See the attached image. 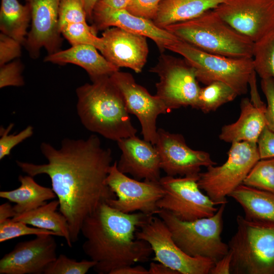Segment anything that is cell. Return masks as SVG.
<instances>
[{"mask_svg": "<svg viewBox=\"0 0 274 274\" xmlns=\"http://www.w3.org/2000/svg\"><path fill=\"white\" fill-rule=\"evenodd\" d=\"M40 150L48 162L37 164L16 161L31 177L45 174L59 202V212L66 218L73 243L77 242L84 220L102 203L116 198L106 183L113 160L112 151L102 146L99 138H65L59 149L46 142Z\"/></svg>", "mask_w": 274, "mask_h": 274, "instance_id": "obj_1", "label": "cell"}, {"mask_svg": "<svg viewBox=\"0 0 274 274\" xmlns=\"http://www.w3.org/2000/svg\"><path fill=\"white\" fill-rule=\"evenodd\" d=\"M151 215L124 213L101 203L83 222L81 233L86 240L84 253L96 262L94 270L112 274L120 268L148 261L153 253L150 244L135 233Z\"/></svg>", "mask_w": 274, "mask_h": 274, "instance_id": "obj_2", "label": "cell"}, {"mask_svg": "<svg viewBox=\"0 0 274 274\" xmlns=\"http://www.w3.org/2000/svg\"><path fill=\"white\" fill-rule=\"evenodd\" d=\"M76 89L77 112L88 130L118 141L136 135L123 95L110 76H104Z\"/></svg>", "mask_w": 274, "mask_h": 274, "instance_id": "obj_3", "label": "cell"}, {"mask_svg": "<svg viewBox=\"0 0 274 274\" xmlns=\"http://www.w3.org/2000/svg\"><path fill=\"white\" fill-rule=\"evenodd\" d=\"M164 29L205 52L236 58H252L254 43L222 19L213 10Z\"/></svg>", "mask_w": 274, "mask_h": 274, "instance_id": "obj_4", "label": "cell"}, {"mask_svg": "<svg viewBox=\"0 0 274 274\" xmlns=\"http://www.w3.org/2000/svg\"><path fill=\"white\" fill-rule=\"evenodd\" d=\"M236 231L228 242L230 272L274 274V225L249 221L238 215Z\"/></svg>", "mask_w": 274, "mask_h": 274, "instance_id": "obj_5", "label": "cell"}, {"mask_svg": "<svg viewBox=\"0 0 274 274\" xmlns=\"http://www.w3.org/2000/svg\"><path fill=\"white\" fill-rule=\"evenodd\" d=\"M225 204H221L212 216L191 221L181 220L163 209H160L157 215L166 224L174 242L184 252L191 257L206 258L216 262L229 250L228 245L221 237Z\"/></svg>", "mask_w": 274, "mask_h": 274, "instance_id": "obj_6", "label": "cell"}, {"mask_svg": "<svg viewBox=\"0 0 274 274\" xmlns=\"http://www.w3.org/2000/svg\"><path fill=\"white\" fill-rule=\"evenodd\" d=\"M166 49L183 56L192 66L198 82L208 85L213 82L224 83L238 95L246 94L255 71L252 58H236L202 51L179 40Z\"/></svg>", "mask_w": 274, "mask_h": 274, "instance_id": "obj_7", "label": "cell"}, {"mask_svg": "<svg viewBox=\"0 0 274 274\" xmlns=\"http://www.w3.org/2000/svg\"><path fill=\"white\" fill-rule=\"evenodd\" d=\"M227 155V159L223 164L209 166L206 172L199 174L200 189L216 204L227 202L226 196L243 184L260 159L257 143L248 142L232 143Z\"/></svg>", "mask_w": 274, "mask_h": 274, "instance_id": "obj_8", "label": "cell"}, {"mask_svg": "<svg viewBox=\"0 0 274 274\" xmlns=\"http://www.w3.org/2000/svg\"><path fill=\"white\" fill-rule=\"evenodd\" d=\"M150 71L159 78L155 95L164 102L168 113L181 107L196 109L201 87L194 68L185 59L161 54Z\"/></svg>", "mask_w": 274, "mask_h": 274, "instance_id": "obj_9", "label": "cell"}, {"mask_svg": "<svg viewBox=\"0 0 274 274\" xmlns=\"http://www.w3.org/2000/svg\"><path fill=\"white\" fill-rule=\"evenodd\" d=\"M150 216L135 233L137 239L151 246L154 260L162 263L179 274H209L215 262L200 257H191L184 252L174 242L172 233L158 216Z\"/></svg>", "mask_w": 274, "mask_h": 274, "instance_id": "obj_10", "label": "cell"}, {"mask_svg": "<svg viewBox=\"0 0 274 274\" xmlns=\"http://www.w3.org/2000/svg\"><path fill=\"white\" fill-rule=\"evenodd\" d=\"M199 174L176 178L166 176L159 182L164 194L157 203L159 209L170 212L183 221H194L213 216L217 205L200 189Z\"/></svg>", "mask_w": 274, "mask_h": 274, "instance_id": "obj_11", "label": "cell"}, {"mask_svg": "<svg viewBox=\"0 0 274 274\" xmlns=\"http://www.w3.org/2000/svg\"><path fill=\"white\" fill-rule=\"evenodd\" d=\"M106 183L116 196L107 201L113 208L124 213L139 211L148 215L159 211L157 203L165 193L159 181L130 178L118 169L116 161L109 169Z\"/></svg>", "mask_w": 274, "mask_h": 274, "instance_id": "obj_12", "label": "cell"}, {"mask_svg": "<svg viewBox=\"0 0 274 274\" xmlns=\"http://www.w3.org/2000/svg\"><path fill=\"white\" fill-rule=\"evenodd\" d=\"M213 10L254 43L274 29V0H225Z\"/></svg>", "mask_w": 274, "mask_h": 274, "instance_id": "obj_13", "label": "cell"}, {"mask_svg": "<svg viewBox=\"0 0 274 274\" xmlns=\"http://www.w3.org/2000/svg\"><path fill=\"white\" fill-rule=\"evenodd\" d=\"M110 78L121 92L128 113L138 118L144 139L155 145L158 130L157 119L160 114L168 113L165 104L156 95H151L138 84L129 73L118 71Z\"/></svg>", "mask_w": 274, "mask_h": 274, "instance_id": "obj_14", "label": "cell"}, {"mask_svg": "<svg viewBox=\"0 0 274 274\" xmlns=\"http://www.w3.org/2000/svg\"><path fill=\"white\" fill-rule=\"evenodd\" d=\"M154 146L159 154L161 169L167 176L198 174L201 167L217 164L208 152L190 148L183 135L163 128L158 129Z\"/></svg>", "mask_w": 274, "mask_h": 274, "instance_id": "obj_15", "label": "cell"}, {"mask_svg": "<svg viewBox=\"0 0 274 274\" xmlns=\"http://www.w3.org/2000/svg\"><path fill=\"white\" fill-rule=\"evenodd\" d=\"M53 235L42 234L17 243L0 260V274H41L57 258Z\"/></svg>", "mask_w": 274, "mask_h": 274, "instance_id": "obj_16", "label": "cell"}, {"mask_svg": "<svg viewBox=\"0 0 274 274\" xmlns=\"http://www.w3.org/2000/svg\"><path fill=\"white\" fill-rule=\"evenodd\" d=\"M91 26L96 33L111 26L142 35L153 40L160 51L179 41L176 36L166 29L156 26L152 21L134 15L126 10L115 9L99 1L92 13Z\"/></svg>", "mask_w": 274, "mask_h": 274, "instance_id": "obj_17", "label": "cell"}, {"mask_svg": "<svg viewBox=\"0 0 274 274\" xmlns=\"http://www.w3.org/2000/svg\"><path fill=\"white\" fill-rule=\"evenodd\" d=\"M60 0H30L31 29L24 44L33 58L44 48L48 54L59 51L61 43L58 15Z\"/></svg>", "mask_w": 274, "mask_h": 274, "instance_id": "obj_18", "label": "cell"}, {"mask_svg": "<svg viewBox=\"0 0 274 274\" xmlns=\"http://www.w3.org/2000/svg\"><path fill=\"white\" fill-rule=\"evenodd\" d=\"M101 54L117 67L130 68L141 73L148 55L146 37L117 27H109L102 33Z\"/></svg>", "mask_w": 274, "mask_h": 274, "instance_id": "obj_19", "label": "cell"}, {"mask_svg": "<svg viewBox=\"0 0 274 274\" xmlns=\"http://www.w3.org/2000/svg\"><path fill=\"white\" fill-rule=\"evenodd\" d=\"M121 151L117 168L122 173L131 175L134 179L159 181L160 162L154 145L136 135L117 141Z\"/></svg>", "mask_w": 274, "mask_h": 274, "instance_id": "obj_20", "label": "cell"}, {"mask_svg": "<svg viewBox=\"0 0 274 274\" xmlns=\"http://www.w3.org/2000/svg\"><path fill=\"white\" fill-rule=\"evenodd\" d=\"M250 94V99H242L238 119L235 122L222 127L219 135L221 141L229 143L237 142L257 143L266 126V105L262 101L258 91H252Z\"/></svg>", "mask_w": 274, "mask_h": 274, "instance_id": "obj_21", "label": "cell"}, {"mask_svg": "<svg viewBox=\"0 0 274 274\" xmlns=\"http://www.w3.org/2000/svg\"><path fill=\"white\" fill-rule=\"evenodd\" d=\"M87 20L81 0H60L58 15L60 33L72 46L89 44L100 51L103 47L102 40L101 37L96 36Z\"/></svg>", "mask_w": 274, "mask_h": 274, "instance_id": "obj_22", "label": "cell"}, {"mask_svg": "<svg viewBox=\"0 0 274 274\" xmlns=\"http://www.w3.org/2000/svg\"><path fill=\"white\" fill-rule=\"evenodd\" d=\"M95 47L89 44H78L67 49L48 54L44 61L58 64L72 63L84 68L91 81L104 76H110L119 68L100 54Z\"/></svg>", "mask_w": 274, "mask_h": 274, "instance_id": "obj_23", "label": "cell"}, {"mask_svg": "<svg viewBox=\"0 0 274 274\" xmlns=\"http://www.w3.org/2000/svg\"><path fill=\"white\" fill-rule=\"evenodd\" d=\"M225 0H162L153 22L164 28L189 20L213 10Z\"/></svg>", "mask_w": 274, "mask_h": 274, "instance_id": "obj_24", "label": "cell"}, {"mask_svg": "<svg viewBox=\"0 0 274 274\" xmlns=\"http://www.w3.org/2000/svg\"><path fill=\"white\" fill-rule=\"evenodd\" d=\"M229 196L242 207L246 219L274 225V193L241 184Z\"/></svg>", "mask_w": 274, "mask_h": 274, "instance_id": "obj_25", "label": "cell"}, {"mask_svg": "<svg viewBox=\"0 0 274 274\" xmlns=\"http://www.w3.org/2000/svg\"><path fill=\"white\" fill-rule=\"evenodd\" d=\"M18 180V188L0 192L1 198L15 203L13 209L16 215L36 209L56 197L52 188L40 185L33 177L20 175Z\"/></svg>", "mask_w": 274, "mask_h": 274, "instance_id": "obj_26", "label": "cell"}, {"mask_svg": "<svg viewBox=\"0 0 274 274\" xmlns=\"http://www.w3.org/2000/svg\"><path fill=\"white\" fill-rule=\"evenodd\" d=\"M58 200H54L30 211L17 215L12 219L37 228L55 232L57 236L63 237L67 246L72 248L69 226L66 218L60 212Z\"/></svg>", "mask_w": 274, "mask_h": 274, "instance_id": "obj_27", "label": "cell"}, {"mask_svg": "<svg viewBox=\"0 0 274 274\" xmlns=\"http://www.w3.org/2000/svg\"><path fill=\"white\" fill-rule=\"evenodd\" d=\"M31 20L29 4H21L18 0H1L0 29L2 32L24 44Z\"/></svg>", "mask_w": 274, "mask_h": 274, "instance_id": "obj_28", "label": "cell"}, {"mask_svg": "<svg viewBox=\"0 0 274 274\" xmlns=\"http://www.w3.org/2000/svg\"><path fill=\"white\" fill-rule=\"evenodd\" d=\"M237 96L236 92L228 85L222 82H213L200 88L196 109L204 113L215 111Z\"/></svg>", "mask_w": 274, "mask_h": 274, "instance_id": "obj_29", "label": "cell"}, {"mask_svg": "<svg viewBox=\"0 0 274 274\" xmlns=\"http://www.w3.org/2000/svg\"><path fill=\"white\" fill-rule=\"evenodd\" d=\"M252 58L256 74L274 83V29L254 43Z\"/></svg>", "mask_w": 274, "mask_h": 274, "instance_id": "obj_30", "label": "cell"}, {"mask_svg": "<svg viewBox=\"0 0 274 274\" xmlns=\"http://www.w3.org/2000/svg\"><path fill=\"white\" fill-rule=\"evenodd\" d=\"M243 184L274 193V158L258 160Z\"/></svg>", "mask_w": 274, "mask_h": 274, "instance_id": "obj_31", "label": "cell"}, {"mask_svg": "<svg viewBox=\"0 0 274 274\" xmlns=\"http://www.w3.org/2000/svg\"><path fill=\"white\" fill-rule=\"evenodd\" d=\"M96 262L93 260H82L77 261L64 254H60L46 268L44 274H85L93 268Z\"/></svg>", "mask_w": 274, "mask_h": 274, "instance_id": "obj_32", "label": "cell"}, {"mask_svg": "<svg viewBox=\"0 0 274 274\" xmlns=\"http://www.w3.org/2000/svg\"><path fill=\"white\" fill-rule=\"evenodd\" d=\"M42 234L57 236V234L53 231L36 227H31L24 222L15 221L12 218L0 222L1 243L21 236L28 235L37 236Z\"/></svg>", "mask_w": 274, "mask_h": 274, "instance_id": "obj_33", "label": "cell"}, {"mask_svg": "<svg viewBox=\"0 0 274 274\" xmlns=\"http://www.w3.org/2000/svg\"><path fill=\"white\" fill-rule=\"evenodd\" d=\"M14 126V124L10 123L7 128L3 126L0 128V159L10 154L11 150L16 146L23 141L32 136L33 132V127L27 126L23 130L17 134L9 133Z\"/></svg>", "mask_w": 274, "mask_h": 274, "instance_id": "obj_34", "label": "cell"}, {"mask_svg": "<svg viewBox=\"0 0 274 274\" xmlns=\"http://www.w3.org/2000/svg\"><path fill=\"white\" fill-rule=\"evenodd\" d=\"M22 71V64L18 61L1 65L0 88L23 85L24 82L21 75Z\"/></svg>", "mask_w": 274, "mask_h": 274, "instance_id": "obj_35", "label": "cell"}, {"mask_svg": "<svg viewBox=\"0 0 274 274\" xmlns=\"http://www.w3.org/2000/svg\"><path fill=\"white\" fill-rule=\"evenodd\" d=\"M162 0H131L126 10L130 13L152 21Z\"/></svg>", "mask_w": 274, "mask_h": 274, "instance_id": "obj_36", "label": "cell"}, {"mask_svg": "<svg viewBox=\"0 0 274 274\" xmlns=\"http://www.w3.org/2000/svg\"><path fill=\"white\" fill-rule=\"evenodd\" d=\"M21 44L12 37L1 32L0 34V65L19 57Z\"/></svg>", "mask_w": 274, "mask_h": 274, "instance_id": "obj_37", "label": "cell"}, {"mask_svg": "<svg viewBox=\"0 0 274 274\" xmlns=\"http://www.w3.org/2000/svg\"><path fill=\"white\" fill-rule=\"evenodd\" d=\"M261 87L267 100L265 112L266 126L274 132V83L270 79H262Z\"/></svg>", "mask_w": 274, "mask_h": 274, "instance_id": "obj_38", "label": "cell"}, {"mask_svg": "<svg viewBox=\"0 0 274 274\" xmlns=\"http://www.w3.org/2000/svg\"><path fill=\"white\" fill-rule=\"evenodd\" d=\"M260 159L274 158V132L264 127L257 142Z\"/></svg>", "mask_w": 274, "mask_h": 274, "instance_id": "obj_39", "label": "cell"}, {"mask_svg": "<svg viewBox=\"0 0 274 274\" xmlns=\"http://www.w3.org/2000/svg\"><path fill=\"white\" fill-rule=\"evenodd\" d=\"M232 254L228 253L223 258L215 262L210 271V274H229L230 272Z\"/></svg>", "mask_w": 274, "mask_h": 274, "instance_id": "obj_40", "label": "cell"}, {"mask_svg": "<svg viewBox=\"0 0 274 274\" xmlns=\"http://www.w3.org/2000/svg\"><path fill=\"white\" fill-rule=\"evenodd\" d=\"M149 274H179L178 272L160 262H151L148 269Z\"/></svg>", "mask_w": 274, "mask_h": 274, "instance_id": "obj_41", "label": "cell"}, {"mask_svg": "<svg viewBox=\"0 0 274 274\" xmlns=\"http://www.w3.org/2000/svg\"><path fill=\"white\" fill-rule=\"evenodd\" d=\"M112 274H149V271L141 265H129L118 268Z\"/></svg>", "mask_w": 274, "mask_h": 274, "instance_id": "obj_42", "label": "cell"}, {"mask_svg": "<svg viewBox=\"0 0 274 274\" xmlns=\"http://www.w3.org/2000/svg\"><path fill=\"white\" fill-rule=\"evenodd\" d=\"M16 215L13 206L9 202H5L0 206V222Z\"/></svg>", "mask_w": 274, "mask_h": 274, "instance_id": "obj_43", "label": "cell"}, {"mask_svg": "<svg viewBox=\"0 0 274 274\" xmlns=\"http://www.w3.org/2000/svg\"><path fill=\"white\" fill-rule=\"evenodd\" d=\"M103 4L115 9L126 10L131 0H99Z\"/></svg>", "mask_w": 274, "mask_h": 274, "instance_id": "obj_44", "label": "cell"}, {"mask_svg": "<svg viewBox=\"0 0 274 274\" xmlns=\"http://www.w3.org/2000/svg\"><path fill=\"white\" fill-rule=\"evenodd\" d=\"M86 12L87 19L92 21L94 8L99 0H81Z\"/></svg>", "mask_w": 274, "mask_h": 274, "instance_id": "obj_45", "label": "cell"}, {"mask_svg": "<svg viewBox=\"0 0 274 274\" xmlns=\"http://www.w3.org/2000/svg\"><path fill=\"white\" fill-rule=\"evenodd\" d=\"M27 2H29L30 0H26Z\"/></svg>", "mask_w": 274, "mask_h": 274, "instance_id": "obj_46", "label": "cell"}]
</instances>
